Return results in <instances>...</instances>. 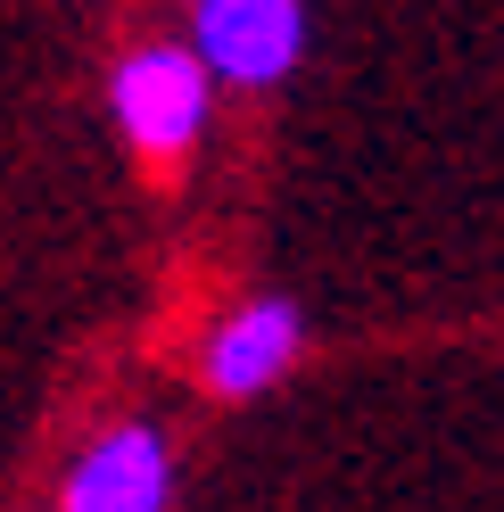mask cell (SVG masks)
Listing matches in <instances>:
<instances>
[{
  "label": "cell",
  "mask_w": 504,
  "mask_h": 512,
  "mask_svg": "<svg viewBox=\"0 0 504 512\" xmlns=\"http://www.w3.org/2000/svg\"><path fill=\"white\" fill-rule=\"evenodd\" d=\"M116 124L149 157H182L207 124V58L191 50H133L116 67Z\"/></svg>",
  "instance_id": "obj_1"
},
{
  "label": "cell",
  "mask_w": 504,
  "mask_h": 512,
  "mask_svg": "<svg viewBox=\"0 0 504 512\" xmlns=\"http://www.w3.org/2000/svg\"><path fill=\"white\" fill-rule=\"evenodd\" d=\"M306 50L298 0H199V58L232 83H273Z\"/></svg>",
  "instance_id": "obj_2"
},
{
  "label": "cell",
  "mask_w": 504,
  "mask_h": 512,
  "mask_svg": "<svg viewBox=\"0 0 504 512\" xmlns=\"http://www.w3.org/2000/svg\"><path fill=\"white\" fill-rule=\"evenodd\" d=\"M166 488H174L166 438L141 430V422H124V430H108V438L75 463L67 504H58V512H166Z\"/></svg>",
  "instance_id": "obj_3"
},
{
  "label": "cell",
  "mask_w": 504,
  "mask_h": 512,
  "mask_svg": "<svg viewBox=\"0 0 504 512\" xmlns=\"http://www.w3.org/2000/svg\"><path fill=\"white\" fill-rule=\"evenodd\" d=\"M290 356H298V306L290 298H257V306H240L232 323L207 339V380L224 397H248V389H265Z\"/></svg>",
  "instance_id": "obj_4"
}]
</instances>
